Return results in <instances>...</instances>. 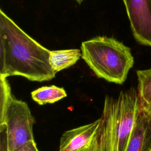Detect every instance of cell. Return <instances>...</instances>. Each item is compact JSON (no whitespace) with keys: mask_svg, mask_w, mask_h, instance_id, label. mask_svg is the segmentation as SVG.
<instances>
[{"mask_svg":"<svg viewBox=\"0 0 151 151\" xmlns=\"http://www.w3.org/2000/svg\"><path fill=\"white\" fill-rule=\"evenodd\" d=\"M67 96V93L64 88L54 85L43 86L31 92L32 100L40 105L54 103Z\"/></svg>","mask_w":151,"mask_h":151,"instance_id":"9c48e42d","label":"cell"},{"mask_svg":"<svg viewBox=\"0 0 151 151\" xmlns=\"http://www.w3.org/2000/svg\"><path fill=\"white\" fill-rule=\"evenodd\" d=\"M150 2H151V0H150Z\"/></svg>","mask_w":151,"mask_h":151,"instance_id":"5bb4252c","label":"cell"},{"mask_svg":"<svg viewBox=\"0 0 151 151\" xmlns=\"http://www.w3.org/2000/svg\"><path fill=\"white\" fill-rule=\"evenodd\" d=\"M100 122L99 118L65 132L60 138L59 151H88Z\"/></svg>","mask_w":151,"mask_h":151,"instance_id":"8992f818","label":"cell"},{"mask_svg":"<svg viewBox=\"0 0 151 151\" xmlns=\"http://www.w3.org/2000/svg\"><path fill=\"white\" fill-rule=\"evenodd\" d=\"M142 108L138 91L133 87L122 91L116 98L106 96L88 151H125Z\"/></svg>","mask_w":151,"mask_h":151,"instance_id":"7a4b0ae2","label":"cell"},{"mask_svg":"<svg viewBox=\"0 0 151 151\" xmlns=\"http://www.w3.org/2000/svg\"><path fill=\"white\" fill-rule=\"evenodd\" d=\"M81 57L98 78L122 84L134 64L130 48L113 37L97 36L82 42Z\"/></svg>","mask_w":151,"mask_h":151,"instance_id":"3957f363","label":"cell"},{"mask_svg":"<svg viewBox=\"0 0 151 151\" xmlns=\"http://www.w3.org/2000/svg\"><path fill=\"white\" fill-rule=\"evenodd\" d=\"M75 1H76L79 4H81V3L84 0H75Z\"/></svg>","mask_w":151,"mask_h":151,"instance_id":"4fadbf2b","label":"cell"},{"mask_svg":"<svg viewBox=\"0 0 151 151\" xmlns=\"http://www.w3.org/2000/svg\"><path fill=\"white\" fill-rule=\"evenodd\" d=\"M150 150L151 127L142 108L125 151H150Z\"/></svg>","mask_w":151,"mask_h":151,"instance_id":"52a82bcc","label":"cell"},{"mask_svg":"<svg viewBox=\"0 0 151 151\" xmlns=\"http://www.w3.org/2000/svg\"><path fill=\"white\" fill-rule=\"evenodd\" d=\"M137 91L142 103L151 104V68L137 70Z\"/></svg>","mask_w":151,"mask_h":151,"instance_id":"30bf717a","label":"cell"},{"mask_svg":"<svg viewBox=\"0 0 151 151\" xmlns=\"http://www.w3.org/2000/svg\"><path fill=\"white\" fill-rule=\"evenodd\" d=\"M15 151H39L34 140L31 141Z\"/></svg>","mask_w":151,"mask_h":151,"instance_id":"8fae6325","label":"cell"},{"mask_svg":"<svg viewBox=\"0 0 151 151\" xmlns=\"http://www.w3.org/2000/svg\"><path fill=\"white\" fill-rule=\"evenodd\" d=\"M150 151H151V150H150Z\"/></svg>","mask_w":151,"mask_h":151,"instance_id":"9a60e30c","label":"cell"},{"mask_svg":"<svg viewBox=\"0 0 151 151\" xmlns=\"http://www.w3.org/2000/svg\"><path fill=\"white\" fill-rule=\"evenodd\" d=\"M51 51L25 32L0 9V77L20 76L33 81L54 78Z\"/></svg>","mask_w":151,"mask_h":151,"instance_id":"6da1fadb","label":"cell"},{"mask_svg":"<svg viewBox=\"0 0 151 151\" xmlns=\"http://www.w3.org/2000/svg\"><path fill=\"white\" fill-rule=\"evenodd\" d=\"M133 35L139 44L151 47V2L150 0H122Z\"/></svg>","mask_w":151,"mask_h":151,"instance_id":"5b68a950","label":"cell"},{"mask_svg":"<svg viewBox=\"0 0 151 151\" xmlns=\"http://www.w3.org/2000/svg\"><path fill=\"white\" fill-rule=\"evenodd\" d=\"M1 151H15L34 140V118L28 104L12 94L6 78L0 77Z\"/></svg>","mask_w":151,"mask_h":151,"instance_id":"277c9868","label":"cell"},{"mask_svg":"<svg viewBox=\"0 0 151 151\" xmlns=\"http://www.w3.org/2000/svg\"><path fill=\"white\" fill-rule=\"evenodd\" d=\"M142 107L148 120L149 125L151 127V104L142 103Z\"/></svg>","mask_w":151,"mask_h":151,"instance_id":"7c38bea8","label":"cell"},{"mask_svg":"<svg viewBox=\"0 0 151 151\" xmlns=\"http://www.w3.org/2000/svg\"><path fill=\"white\" fill-rule=\"evenodd\" d=\"M81 57V51L78 48L51 51L50 62L57 73L74 65Z\"/></svg>","mask_w":151,"mask_h":151,"instance_id":"ba28073f","label":"cell"}]
</instances>
